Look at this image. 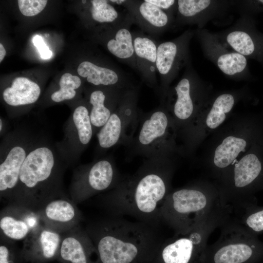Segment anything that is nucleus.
Listing matches in <instances>:
<instances>
[{
    "label": "nucleus",
    "instance_id": "1",
    "mask_svg": "<svg viewBox=\"0 0 263 263\" xmlns=\"http://www.w3.org/2000/svg\"><path fill=\"white\" fill-rule=\"evenodd\" d=\"M178 156L147 159L132 175L125 178L100 198V206L109 215L130 216L159 228L160 209L172 190V180Z\"/></svg>",
    "mask_w": 263,
    "mask_h": 263
},
{
    "label": "nucleus",
    "instance_id": "2",
    "mask_svg": "<svg viewBox=\"0 0 263 263\" xmlns=\"http://www.w3.org/2000/svg\"><path fill=\"white\" fill-rule=\"evenodd\" d=\"M85 229L98 263H150L165 240L159 228L110 215L89 223Z\"/></svg>",
    "mask_w": 263,
    "mask_h": 263
},
{
    "label": "nucleus",
    "instance_id": "3",
    "mask_svg": "<svg viewBox=\"0 0 263 263\" xmlns=\"http://www.w3.org/2000/svg\"><path fill=\"white\" fill-rule=\"evenodd\" d=\"M263 140V111L232 115L202 144L201 163L206 178L218 181L254 145Z\"/></svg>",
    "mask_w": 263,
    "mask_h": 263
},
{
    "label": "nucleus",
    "instance_id": "4",
    "mask_svg": "<svg viewBox=\"0 0 263 263\" xmlns=\"http://www.w3.org/2000/svg\"><path fill=\"white\" fill-rule=\"evenodd\" d=\"M63 172L52 147L33 143L20 169L14 202L37 212L50 201L66 195Z\"/></svg>",
    "mask_w": 263,
    "mask_h": 263
},
{
    "label": "nucleus",
    "instance_id": "5",
    "mask_svg": "<svg viewBox=\"0 0 263 263\" xmlns=\"http://www.w3.org/2000/svg\"><path fill=\"white\" fill-rule=\"evenodd\" d=\"M222 206L216 184L206 178H199L172 189L160 207V219L174 235L184 234Z\"/></svg>",
    "mask_w": 263,
    "mask_h": 263
},
{
    "label": "nucleus",
    "instance_id": "6",
    "mask_svg": "<svg viewBox=\"0 0 263 263\" xmlns=\"http://www.w3.org/2000/svg\"><path fill=\"white\" fill-rule=\"evenodd\" d=\"M214 183L223 205L232 212L257 204L255 194L263 190V140L254 145Z\"/></svg>",
    "mask_w": 263,
    "mask_h": 263
},
{
    "label": "nucleus",
    "instance_id": "7",
    "mask_svg": "<svg viewBox=\"0 0 263 263\" xmlns=\"http://www.w3.org/2000/svg\"><path fill=\"white\" fill-rule=\"evenodd\" d=\"M177 140L171 117L165 106L160 103L148 113L139 111L136 130L127 147L131 156H142L147 159L164 156H183Z\"/></svg>",
    "mask_w": 263,
    "mask_h": 263
},
{
    "label": "nucleus",
    "instance_id": "8",
    "mask_svg": "<svg viewBox=\"0 0 263 263\" xmlns=\"http://www.w3.org/2000/svg\"><path fill=\"white\" fill-rule=\"evenodd\" d=\"M232 214L230 208L222 206L186 234L165 239L150 263H198L211 233L228 221Z\"/></svg>",
    "mask_w": 263,
    "mask_h": 263
},
{
    "label": "nucleus",
    "instance_id": "9",
    "mask_svg": "<svg viewBox=\"0 0 263 263\" xmlns=\"http://www.w3.org/2000/svg\"><path fill=\"white\" fill-rule=\"evenodd\" d=\"M210 86L197 75L190 62L177 84L161 101L170 114L180 139L211 95Z\"/></svg>",
    "mask_w": 263,
    "mask_h": 263
},
{
    "label": "nucleus",
    "instance_id": "10",
    "mask_svg": "<svg viewBox=\"0 0 263 263\" xmlns=\"http://www.w3.org/2000/svg\"><path fill=\"white\" fill-rule=\"evenodd\" d=\"M220 228L219 239L207 245L198 263H258L263 260V242L233 217Z\"/></svg>",
    "mask_w": 263,
    "mask_h": 263
},
{
    "label": "nucleus",
    "instance_id": "11",
    "mask_svg": "<svg viewBox=\"0 0 263 263\" xmlns=\"http://www.w3.org/2000/svg\"><path fill=\"white\" fill-rule=\"evenodd\" d=\"M246 93L241 89L211 94L180 139L184 156L194 154L205 140L232 116L235 106Z\"/></svg>",
    "mask_w": 263,
    "mask_h": 263
},
{
    "label": "nucleus",
    "instance_id": "12",
    "mask_svg": "<svg viewBox=\"0 0 263 263\" xmlns=\"http://www.w3.org/2000/svg\"><path fill=\"white\" fill-rule=\"evenodd\" d=\"M111 157L102 158L78 167L70 187L71 199L81 203L99 193L114 188L124 178Z\"/></svg>",
    "mask_w": 263,
    "mask_h": 263
},
{
    "label": "nucleus",
    "instance_id": "13",
    "mask_svg": "<svg viewBox=\"0 0 263 263\" xmlns=\"http://www.w3.org/2000/svg\"><path fill=\"white\" fill-rule=\"evenodd\" d=\"M138 87L127 90L116 110L97 132L98 151L120 144L129 145L138 124Z\"/></svg>",
    "mask_w": 263,
    "mask_h": 263
},
{
    "label": "nucleus",
    "instance_id": "14",
    "mask_svg": "<svg viewBox=\"0 0 263 263\" xmlns=\"http://www.w3.org/2000/svg\"><path fill=\"white\" fill-rule=\"evenodd\" d=\"M33 143L19 132L9 134L0 147V196L14 202L22 165Z\"/></svg>",
    "mask_w": 263,
    "mask_h": 263
},
{
    "label": "nucleus",
    "instance_id": "15",
    "mask_svg": "<svg viewBox=\"0 0 263 263\" xmlns=\"http://www.w3.org/2000/svg\"><path fill=\"white\" fill-rule=\"evenodd\" d=\"M193 35L192 31L188 30L172 40L158 44L156 69L160 78L158 94L160 101L180 70L190 62L189 46Z\"/></svg>",
    "mask_w": 263,
    "mask_h": 263
},
{
    "label": "nucleus",
    "instance_id": "16",
    "mask_svg": "<svg viewBox=\"0 0 263 263\" xmlns=\"http://www.w3.org/2000/svg\"><path fill=\"white\" fill-rule=\"evenodd\" d=\"M64 136L57 149L68 164L77 160L94 134L88 106L79 105L73 110L64 126Z\"/></svg>",
    "mask_w": 263,
    "mask_h": 263
},
{
    "label": "nucleus",
    "instance_id": "17",
    "mask_svg": "<svg viewBox=\"0 0 263 263\" xmlns=\"http://www.w3.org/2000/svg\"><path fill=\"white\" fill-rule=\"evenodd\" d=\"M197 35L206 56L225 75L234 78L248 76L247 58L227 46L217 35L199 29Z\"/></svg>",
    "mask_w": 263,
    "mask_h": 263
},
{
    "label": "nucleus",
    "instance_id": "18",
    "mask_svg": "<svg viewBox=\"0 0 263 263\" xmlns=\"http://www.w3.org/2000/svg\"><path fill=\"white\" fill-rule=\"evenodd\" d=\"M217 35L235 52L263 64V33L258 31L255 21L249 15L242 17L233 26Z\"/></svg>",
    "mask_w": 263,
    "mask_h": 263
},
{
    "label": "nucleus",
    "instance_id": "19",
    "mask_svg": "<svg viewBox=\"0 0 263 263\" xmlns=\"http://www.w3.org/2000/svg\"><path fill=\"white\" fill-rule=\"evenodd\" d=\"M122 5L131 16L133 24L150 36H158L170 28L175 21L172 17L147 0H111Z\"/></svg>",
    "mask_w": 263,
    "mask_h": 263
},
{
    "label": "nucleus",
    "instance_id": "20",
    "mask_svg": "<svg viewBox=\"0 0 263 263\" xmlns=\"http://www.w3.org/2000/svg\"><path fill=\"white\" fill-rule=\"evenodd\" d=\"M42 223L37 212L10 202L0 212V238L16 242L24 240Z\"/></svg>",
    "mask_w": 263,
    "mask_h": 263
},
{
    "label": "nucleus",
    "instance_id": "21",
    "mask_svg": "<svg viewBox=\"0 0 263 263\" xmlns=\"http://www.w3.org/2000/svg\"><path fill=\"white\" fill-rule=\"evenodd\" d=\"M62 234L43 224L23 240L21 252L25 263H48L56 260Z\"/></svg>",
    "mask_w": 263,
    "mask_h": 263
},
{
    "label": "nucleus",
    "instance_id": "22",
    "mask_svg": "<svg viewBox=\"0 0 263 263\" xmlns=\"http://www.w3.org/2000/svg\"><path fill=\"white\" fill-rule=\"evenodd\" d=\"M76 204L63 196L48 202L37 213L44 225L62 234L79 225L82 219Z\"/></svg>",
    "mask_w": 263,
    "mask_h": 263
},
{
    "label": "nucleus",
    "instance_id": "23",
    "mask_svg": "<svg viewBox=\"0 0 263 263\" xmlns=\"http://www.w3.org/2000/svg\"><path fill=\"white\" fill-rule=\"evenodd\" d=\"M90 237L80 225L62 233L57 261L60 263H98Z\"/></svg>",
    "mask_w": 263,
    "mask_h": 263
},
{
    "label": "nucleus",
    "instance_id": "24",
    "mask_svg": "<svg viewBox=\"0 0 263 263\" xmlns=\"http://www.w3.org/2000/svg\"><path fill=\"white\" fill-rule=\"evenodd\" d=\"M132 36L137 70L146 84L158 93L156 60L158 44L151 37L141 31L132 32Z\"/></svg>",
    "mask_w": 263,
    "mask_h": 263
},
{
    "label": "nucleus",
    "instance_id": "25",
    "mask_svg": "<svg viewBox=\"0 0 263 263\" xmlns=\"http://www.w3.org/2000/svg\"><path fill=\"white\" fill-rule=\"evenodd\" d=\"M127 90L102 87L91 91L87 103L90 105V117L94 134L108 121Z\"/></svg>",
    "mask_w": 263,
    "mask_h": 263
},
{
    "label": "nucleus",
    "instance_id": "26",
    "mask_svg": "<svg viewBox=\"0 0 263 263\" xmlns=\"http://www.w3.org/2000/svg\"><path fill=\"white\" fill-rule=\"evenodd\" d=\"M133 24L127 13L122 20L111 24L106 46L109 52L122 62L137 70L132 32Z\"/></svg>",
    "mask_w": 263,
    "mask_h": 263
},
{
    "label": "nucleus",
    "instance_id": "27",
    "mask_svg": "<svg viewBox=\"0 0 263 263\" xmlns=\"http://www.w3.org/2000/svg\"><path fill=\"white\" fill-rule=\"evenodd\" d=\"M77 73L87 81L95 86L113 87L122 89L135 87L129 77L119 68L105 67L89 60L83 61L78 66Z\"/></svg>",
    "mask_w": 263,
    "mask_h": 263
},
{
    "label": "nucleus",
    "instance_id": "28",
    "mask_svg": "<svg viewBox=\"0 0 263 263\" xmlns=\"http://www.w3.org/2000/svg\"><path fill=\"white\" fill-rule=\"evenodd\" d=\"M222 2L210 0H178L175 25H200L226 6L225 2Z\"/></svg>",
    "mask_w": 263,
    "mask_h": 263
},
{
    "label": "nucleus",
    "instance_id": "29",
    "mask_svg": "<svg viewBox=\"0 0 263 263\" xmlns=\"http://www.w3.org/2000/svg\"><path fill=\"white\" fill-rule=\"evenodd\" d=\"M40 94L41 88L38 84L27 77L19 76L4 89L2 97L10 107H19L35 103Z\"/></svg>",
    "mask_w": 263,
    "mask_h": 263
},
{
    "label": "nucleus",
    "instance_id": "30",
    "mask_svg": "<svg viewBox=\"0 0 263 263\" xmlns=\"http://www.w3.org/2000/svg\"><path fill=\"white\" fill-rule=\"evenodd\" d=\"M237 213L233 218L244 229L257 237L263 234V207L252 205Z\"/></svg>",
    "mask_w": 263,
    "mask_h": 263
},
{
    "label": "nucleus",
    "instance_id": "31",
    "mask_svg": "<svg viewBox=\"0 0 263 263\" xmlns=\"http://www.w3.org/2000/svg\"><path fill=\"white\" fill-rule=\"evenodd\" d=\"M106 0H92L90 12L92 19L101 23L113 24L122 20L126 15L120 12Z\"/></svg>",
    "mask_w": 263,
    "mask_h": 263
},
{
    "label": "nucleus",
    "instance_id": "32",
    "mask_svg": "<svg viewBox=\"0 0 263 263\" xmlns=\"http://www.w3.org/2000/svg\"><path fill=\"white\" fill-rule=\"evenodd\" d=\"M81 85L80 78L70 73L64 74L61 77L58 90L54 92L51 95V100L56 103L73 99L76 95V90Z\"/></svg>",
    "mask_w": 263,
    "mask_h": 263
},
{
    "label": "nucleus",
    "instance_id": "33",
    "mask_svg": "<svg viewBox=\"0 0 263 263\" xmlns=\"http://www.w3.org/2000/svg\"><path fill=\"white\" fill-rule=\"evenodd\" d=\"M21 249L16 242L0 238V263H24Z\"/></svg>",
    "mask_w": 263,
    "mask_h": 263
},
{
    "label": "nucleus",
    "instance_id": "34",
    "mask_svg": "<svg viewBox=\"0 0 263 263\" xmlns=\"http://www.w3.org/2000/svg\"><path fill=\"white\" fill-rule=\"evenodd\" d=\"M46 0H19L18 3L21 14L27 17L37 15L45 7Z\"/></svg>",
    "mask_w": 263,
    "mask_h": 263
},
{
    "label": "nucleus",
    "instance_id": "35",
    "mask_svg": "<svg viewBox=\"0 0 263 263\" xmlns=\"http://www.w3.org/2000/svg\"><path fill=\"white\" fill-rule=\"evenodd\" d=\"M150 3L156 6L169 15L175 18L177 0H147Z\"/></svg>",
    "mask_w": 263,
    "mask_h": 263
},
{
    "label": "nucleus",
    "instance_id": "36",
    "mask_svg": "<svg viewBox=\"0 0 263 263\" xmlns=\"http://www.w3.org/2000/svg\"><path fill=\"white\" fill-rule=\"evenodd\" d=\"M33 42L34 45L38 49L40 56L42 59H49L52 56V52L44 42L42 38L40 36L38 35L34 36L33 39Z\"/></svg>",
    "mask_w": 263,
    "mask_h": 263
},
{
    "label": "nucleus",
    "instance_id": "37",
    "mask_svg": "<svg viewBox=\"0 0 263 263\" xmlns=\"http://www.w3.org/2000/svg\"><path fill=\"white\" fill-rule=\"evenodd\" d=\"M246 3L248 12L253 13L263 12V0H250Z\"/></svg>",
    "mask_w": 263,
    "mask_h": 263
},
{
    "label": "nucleus",
    "instance_id": "38",
    "mask_svg": "<svg viewBox=\"0 0 263 263\" xmlns=\"http://www.w3.org/2000/svg\"><path fill=\"white\" fill-rule=\"evenodd\" d=\"M5 55H6L5 49L4 46H3V45L1 43H0V62L4 58Z\"/></svg>",
    "mask_w": 263,
    "mask_h": 263
},
{
    "label": "nucleus",
    "instance_id": "39",
    "mask_svg": "<svg viewBox=\"0 0 263 263\" xmlns=\"http://www.w3.org/2000/svg\"><path fill=\"white\" fill-rule=\"evenodd\" d=\"M4 122L3 119L0 118V134L1 135L3 132H4Z\"/></svg>",
    "mask_w": 263,
    "mask_h": 263
}]
</instances>
